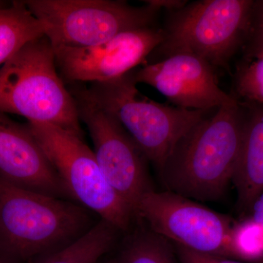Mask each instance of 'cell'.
<instances>
[{"label":"cell","mask_w":263,"mask_h":263,"mask_svg":"<svg viewBox=\"0 0 263 263\" xmlns=\"http://www.w3.org/2000/svg\"><path fill=\"white\" fill-rule=\"evenodd\" d=\"M173 245L180 263H248L228 257L199 253L181 246Z\"/></svg>","instance_id":"20"},{"label":"cell","mask_w":263,"mask_h":263,"mask_svg":"<svg viewBox=\"0 0 263 263\" xmlns=\"http://www.w3.org/2000/svg\"><path fill=\"white\" fill-rule=\"evenodd\" d=\"M108 263H114V261H111V262H108Z\"/></svg>","instance_id":"24"},{"label":"cell","mask_w":263,"mask_h":263,"mask_svg":"<svg viewBox=\"0 0 263 263\" xmlns=\"http://www.w3.org/2000/svg\"><path fill=\"white\" fill-rule=\"evenodd\" d=\"M53 48L95 46L129 31L152 27L160 10L113 0H28Z\"/></svg>","instance_id":"6"},{"label":"cell","mask_w":263,"mask_h":263,"mask_svg":"<svg viewBox=\"0 0 263 263\" xmlns=\"http://www.w3.org/2000/svg\"><path fill=\"white\" fill-rule=\"evenodd\" d=\"M235 91L246 101L263 105V53H249L237 69Z\"/></svg>","instance_id":"18"},{"label":"cell","mask_w":263,"mask_h":263,"mask_svg":"<svg viewBox=\"0 0 263 263\" xmlns=\"http://www.w3.org/2000/svg\"><path fill=\"white\" fill-rule=\"evenodd\" d=\"M45 34L43 24L29 11L24 1L0 6V65L24 45Z\"/></svg>","instance_id":"14"},{"label":"cell","mask_w":263,"mask_h":263,"mask_svg":"<svg viewBox=\"0 0 263 263\" xmlns=\"http://www.w3.org/2000/svg\"><path fill=\"white\" fill-rule=\"evenodd\" d=\"M134 215L173 245L233 259L230 238L236 221L199 202L167 190H152L142 196Z\"/></svg>","instance_id":"8"},{"label":"cell","mask_w":263,"mask_h":263,"mask_svg":"<svg viewBox=\"0 0 263 263\" xmlns=\"http://www.w3.org/2000/svg\"><path fill=\"white\" fill-rule=\"evenodd\" d=\"M246 46L247 53H263V0L254 1L252 24Z\"/></svg>","instance_id":"19"},{"label":"cell","mask_w":263,"mask_h":263,"mask_svg":"<svg viewBox=\"0 0 263 263\" xmlns=\"http://www.w3.org/2000/svg\"><path fill=\"white\" fill-rule=\"evenodd\" d=\"M119 231L100 219L73 243L30 263H98L115 245Z\"/></svg>","instance_id":"15"},{"label":"cell","mask_w":263,"mask_h":263,"mask_svg":"<svg viewBox=\"0 0 263 263\" xmlns=\"http://www.w3.org/2000/svg\"><path fill=\"white\" fill-rule=\"evenodd\" d=\"M0 263H5V262H2V261L0 260Z\"/></svg>","instance_id":"25"},{"label":"cell","mask_w":263,"mask_h":263,"mask_svg":"<svg viewBox=\"0 0 263 263\" xmlns=\"http://www.w3.org/2000/svg\"><path fill=\"white\" fill-rule=\"evenodd\" d=\"M0 112L53 124L83 138L77 105L58 73L46 36L24 45L0 67Z\"/></svg>","instance_id":"3"},{"label":"cell","mask_w":263,"mask_h":263,"mask_svg":"<svg viewBox=\"0 0 263 263\" xmlns=\"http://www.w3.org/2000/svg\"><path fill=\"white\" fill-rule=\"evenodd\" d=\"M137 84L149 85L179 108L209 110L228 103L217 84L214 67L189 53H179L135 70Z\"/></svg>","instance_id":"11"},{"label":"cell","mask_w":263,"mask_h":263,"mask_svg":"<svg viewBox=\"0 0 263 263\" xmlns=\"http://www.w3.org/2000/svg\"><path fill=\"white\" fill-rule=\"evenodd\" d=\"M145 3L152 5L159 10L166 9L171 12H174L182 8L187 4L186 0H146Z\"/></svg>","instance_id":"21"},{"label":"cell","mask_w":263,"mask_h":263,"mask_svg":"<svg viewBox=\"0 0 263 263\" xmlns=\"http://www.w3.org/2000/svg\"><path fill=\"white\" fill-rule=\"evenodd\" d=\"M162 29L145 27L122 33L95 46L53 48L57 68L69 84L103 83L134 70L162 43Z\"/></svg>","instance_id":"10"},{"label":"cell","mask_w":263,"mask_h":263,"mask_svg":"<svg viewBox=\"0 0 263 263\" xmlns=\"http://www.w3.org/2000/svg\"><path fill=\"white\" fill-rule=\"evenodd\" d=\"M74 201L127 231L135 216L131 208L109 184L93 151L83 138L47 123L27 122Z\"/></svg>","instance_id":"7"},{"label":"cell","mask_w":263,"mask_h":263,"mask_svg":"<svg viewBox=\"0 0 263 263\" xmlns=\"http://www.w3.org/2000/svg\"><path fill=\"white\" fill-rule=\"evenodd\" d=\"M230 239L233 259L263 263V224L243 218L235 223Z\"/></svg>","instance_id":"17"},{"label":"cell","mask_w":263,"mask_h":263,"mask_svg":"<svg viewBox=\"0 0 263 263\" xmlns=\"http://www.w3.org/2000/svg\"><path fill=\"white\" fill-rule=\"evenodd\" d=\"M3 5H3V3H2L1 2H0V6H3Z\"/></svg>","instance_id":"23"},{"label":"cell","mask_w":263,"mask_h":263,"mask_svg":"<svg viewBox=\"0 0 263 263\" xmlns=\"http://www.w3.org/2000/svg\"><path fill=\"white\" fill-rule=\"evenodd\" d=\"M70 85L69 91L75 100L80 120L89 132L99 167L134 214L142 196L155 190L146 168L148 160L117 119L90 98L86 86Z\"/></svg>","instance_id":"9"},{"label":"cell","mask_w":263,"mask_h":263,"mask_svg":"<svg viewBox=\"0 0 263 263\" xmlns=\"http://www.w3.org/2000/svg\"><path fill=\"white\" fill-rule=\"evenodd\" d=\"M254 5L252 0H201L171 12L163 41L150 55L153 62L189 53L226 68L248 39Z\"/></svg>","instance_id":"4"},{"label":"cell","mask_w":263,"mask_h":263,"mask_svg":"<svg viewBox=\"0 0 263 263\" xmlns=\"http://www.w3.org/2000/svg\"><path fill=\"white\" fill-rule=\"evenodd\" d=\"M94 213L78 203L0 178V260L30 263L73 243L92 228Z\"/></svg>","instance_id":"2"},{"label":"cell","mask_w":263,"mask_h":263,"mask_svg":"<svg viewBox=\"0 0 263 263\" xmlns=\"http://www.w3.org/2000/svg\"><path fill=\"white\" fill-rule=\"evenodd\" d=\"M243 124V107L234 95L189 129L157 171L165 190L197 202L220 199L233 181Z\"/></svg>","instance_id":"1"},{"label":"cell","mask_w":263,"mask_h":263,"mask_svg":"<svg viewBox=\"0 0 263 263\" xmlns=\"http://www.w3.org/2000/svg\"><path fill=\"white\" fill-rule=\"evenodd\" d=\"M127 238L114 263H180L173 243L148 228Z\"/></svg>","instance_id":"16"},{"label":"cell","mask_w":263,"mask_h":263,"mask_svg":"<svg viewBox=\"0 0 263 263\" xmlns=\"http://www.w3.org/2000/svg\"><path fill=\"white\" fill-rule=\"evenodd\" d=\"M240 103L243 131L232 183L236 189L238 211L245 217L263 190V105L246 100Z\"/></svg>","instance_id":"13"},{"label":"cell","mask_w":263,"mask_h":263,"mask_svg":"<svg viewBox=\"0 0 263 263\" xmlns=\"http://www.w3.org/2000/svg\"><path fill=\"white\" fill-rule=\"evenodd\" d=\"M0 178L30 191L72 200L27 124H18L1 112Z\"/></svg>","instance_id":"12"},{"label":"cell","mask_w":263,"mask_h":263,"mask_svg":"<svg viewBox=\"0 0 263 263\" xmlns=\"http://www.w3.org/2000/svg\"><path fill=\"white\" fill-rule=\"evenodd\" d=\"M135 70L115 80L91 83L86 89L99 106L117 119L158 171L175 144L206 117L208 110L170 106L142 96Z\"/></svg>","instance_id":"5"},{"label":"cell","mask_w":263,"mask_h":263,"mask_svg":"<svg viewBox=\"0 0 263 263\" xmlns=\"http://www.w3.org/2000/svg\"><path fill=\"white\" fill-rule=\"evenodd\" d=\"M243 218H249L263 224V190L251 205L248 213Z\"/></svg>","instance_id":"22"}]
</instances>
